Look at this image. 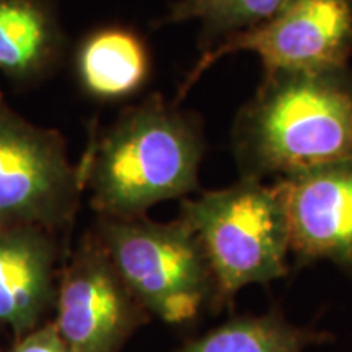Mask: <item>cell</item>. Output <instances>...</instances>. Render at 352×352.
I'll return each mask as SVG.
<instances>
[{
    "instance_id": "5",
    "label": "cell",
    "mask_w": 352,
    "mask_h": 352,
    "mask_svg": "<svg viewBox=\"0 0 352 352\" xmlns=\"http://www.w3.org/2000/svg\"><path fill=\"white\" fill-rule=\"evenodd\" d=\"M240 51L259 56L266 78L344 70L352 52V0H289L270 20L233 33L206 51L178 98L220 57Z\"/></svg>"
},
{
    "instance_id": "6",
    "label": "cell",
    "mask_w": 352,
    "mask_h": 352,
    "mask_svg": "<svg viewBox=\"0 0 352 352\" xmlns=\"http://www.w3.org/2000/svg\"><path fill=\"white\" fill-rule=\"evenodd\" d=\"M83 171L69 162L64 139L0 108V223L46 230L74 217Z\"/></svg>"
},
{
    "instance_id": "12",
    "label": "cell",
    "mask_w": 352,
    "mask_h": 352,
    "mask_svg": "<svg viewBox=\"0 0 352 352\" xmlns=\"http://www.w3.org/2000/svg\"><path fill=\"white\" fill-rule=\"evenodd\" d=\"M308 338L276 316L226 323L179 352H300Z\"/></svg>"
},
{
    "instance_id": "2",
    "label": "cell",
    "mask_w": 352,
    "mask_h": 352,
    "mask_svg": "<svg viewBox=\"0 0 352 352\" xmlns=\"http://www.w3.org/2000/svg\"><path fill=\"white\" fill-rule=\"evenodd\" d=\"M239 142L261 173L284 176L352 158V78L344 70L266 78L241 114Z\"/></svg>"
},
{
    "instance_id": "4",
    "label": "cell",
    "mask_w": 352,
    "mask_h": 352,
    "mask_svg": "<svg viewBox=\"0 0 352 352\" xmlns=\"http://www.w3.org/2000/svg\"><path fill=\"white\" fill-rule=\"evenodd\" d=\"M182 219L201 241L219 297L285 272L287 222L276 188L248 178L183 202Z\"/></svg>"
},
{
    "instance_id": "9",
    "label": "cell",
    "mask_w": 352,
    "mask_h": 352,
    "mask_svg": "<svg viewBox=\"0 0 352 352\" xmlns=\"http://www.w3.org/2000/svg\"><path fill=\"white\" fill-rule=\"evenodd\" d=\"M56 296V246L50 230L0 223V324L19 340L44 324Z\"/></svg>"
},
{
    "instance_id": "7",
    "label": "cell",
    "mask_w": 352,
    "mask_h": 352,
    "mask_svg": "<svg viewBox=\"0 0 352 352\" xmlns=\"http://www.w3.org/2000/svg\"><path fill=\"white\" fill-rule=\"evenodd\" d=\"M142 311L96 239L78 250L57 285L52 323L72 352H120Z\"/></svg>"
},
{
    "instance_id": "10",
    "label": "cell",
    "mask_w": 352,
    "mask_h": 352,
    "mask_svg": "<svg viewBox=\"0 0 352 352\" xmlns=\"http://www.w3.org/2000/svg\"><path fill=\"white\" fill-rule=\"evenodd\" d=\"M151 57L144 39L124 26H103L83 39L76 52V76L88 95L120 100L147 82Z\"/></svg>"
},
{
    "instance_id": "8",
    "label": "cell",
    "mask_w": 352,
    "mask_h": 352,
    "mask_svg": "<svg viewBox=\"0 0 352 352\" xmlns=\"http://www.w3.org/2000/svg\"><path fill=\"white\" fill-rule=\"evenodd\" d=\"M276 189L290 248L352 264V158L284 176Z\"/></svg>"
},
{
    "instance_id": "13",
    "label": "cell",
    "mask_w": 352,
    "mask_h": 352,
    "mask_svg": "<svg viewBox=\"0 0 352 352\" xmlns=\"http://www.w3.org/2000/svg\"><path fill=\"white\" fill-rule=\"evenodd\" d=\"M289 0H175L166 23L197 20L202 41L250 30L270 20Z\"/></svg>"
},
{
    "instance_id": "1",
    "label": "cell",
    "mask_w": 352,
    "mask_h": 352,
    "mask_svg": "<svg viewBox=\"0 0 352 352\" xmlns=\"http://www.w3.org/2000/svg\"><path fill=\"white\" fill-rule=\"evenodd\" d=\"M201 132L192 118L152 95L104 132L87 157L83 186L100 217H139L197 186Z\"/></svg>"
},
{
    "instance_id": "11",
    "label": "cell",
    "mask_w": 352,
    "mask_h": 352,
    "mask_svg": "<svg viewBox=\"0 0 352 352\" xmlns=\"http://www.w3.org/2000/svg\"><path fill=\"white\" fill-rule=\"evenodd\" d=\"M64 38L46 0H0V72L15 82L46 76Z\"/></svg>"
},
{
    "instance_id": "15",
    "label": "cell",
    "mask_w": 352,
    "mask_h": 352,
    "mask_svg": "<svg viewBox=\"0 0 352 352\" xmlns=\"http://www.w3.org/2000/svg\"><path fill=\"white\" fill-rule=\"evenodd\" d=\"M0 108H2V94H0Z\"/></svg>"
},
{
    "instance_id": "14",
    "label": "cell",
    "mask_w": 352,
    "mask_h": 352,
    "mask_svg": "<svg viewBox=\"0 0 352 352\" xmlns=\"http://www.w3.org/2000/svg\"><path fill=\"white\" fill-rule=\"evenodd\" d=\"M10 352H72L54 323H46L16 340Z\"/></svg>"
},
{
    "instance_id": "3",
    "label": "cell",
    "mask_w": 352,
    "mask_h": 352,
    "mask_svg": "<svg viewBox=\"0 0 352 352\" xmlns=\"http://www.w3.org/2000/svg\"><path fill=\"white\" fill-rule=\"evenodd\" d=\"M98 241L135 300L166 323L195 320L215 289L201 241L184 219L100 217Z\"/></svg>"
}]
</instances>
